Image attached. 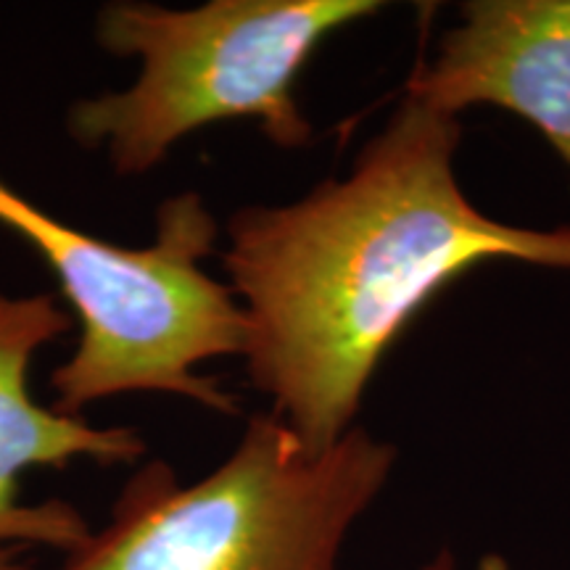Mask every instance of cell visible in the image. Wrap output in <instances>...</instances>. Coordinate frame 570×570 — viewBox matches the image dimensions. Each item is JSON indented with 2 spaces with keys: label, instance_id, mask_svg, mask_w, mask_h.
Listing matches in <instances>:
<instances>
[{
  "label": "cell",
  "instance_id": "3957f363",
  "mask_svg": "<svg viewBox=\"0 0 570 570\" xmlns=\"http://www.w3.org/2000/svg\"><path fill=\"white\" fill-rule=\"evenodd\" d=\"M377 0H212L198 9L104 6L96 40L138 59L130 88L82 98L67 127L80 146L106 148L122 177L151 173L206 125L256 119L281 148L312 142L294 85L333 32L375 17Z\"/></svg>",
  "mask_w": 570,
  "mask_h": 570
},
{
  "label": "cell",
  "instance_id": "6da1fadb",
  "mask_svg": "<svg viewBox=\"0 0 570 570\" xmlns=\"http://www.w3.org/2000/svg\"><path fill=\"white\" fill-rule=\"evenodd\" d=\"M460 138L458 117L404 98L346 177L227 223L248 377L312 454L352 431L389 346L462 273L497 259L570 269V225H504L470 204Z\"/></svg>",
  "mask_w": 570,
  "mask_h": 570
},
{
  "label": "cell",
  "instance_id": "5b68a950",
  "mask_svg": "<svg viewBox=\"0 0 570 570\" xmlns=\"http://www.w3.org/2000/svg\"><path fill=\"white\" fill-rule=\"evenodd\" d=\"M69 327L71 315L51 294H0V550L35 544L69 554L92 533L82 512L63 499L19 502L21 470L67 468L75 460L125 465L146 454V441L132 428H98L32 402V356Z\"/></svg>",
  "mask_w": 570,
  "mask_h": 570
},
{
  "label": "cell",
  "instance_id": "277c9868",
  "mask_svg": "<svg viewBox=\"0 0 570 570\" xmlns=\"http://www.w3.org/2000/svg\"><path fill=\"white\" fill-rule=\"evenodd\" d=\"M0 225L46 259L80 320V344L51 377L56 412L80 417L104 399L156 391L238 415V402L196 373L246 348L238 298L202 267L219 233L202 196L167 198L154 244L125 248L56 219L0 177Z\"/></svg>",
  "mask_w": 570,
  "mask_h": 570
},
{
  "label": "cell",
  "instance_id": "8992f818",
  "mask_svg": "<svg viewBox=\"0 0 570 570\" xmlns=\"http://www.w3.org/2000/svg\"><path fill=\"white\" fill-rule=\"evenodd\" d=\"M404 98L449 117L502 106L537 127L570 169V0H473Z\"/></svg>",
  "mask_w": 570,
  "mask_h": 570
},
{
  "label": "cell",
  "instance_id": "52a82bcc",
  "mask_svg": "<svg viewBox=\"0 0 570 570\" xmlns=\"http://www.w3.org/2000/svg\"><path fill=\"white\" fill-rule=\"evenodd\" d=\"M415 570H458V560H454V554L449 550H439L431 560H425Z\"/></svg>",
  "mask_w": 570,
  "mask_h": 570
},
{
  "label": "cell",
  "instance_id": "ba28073f",
  "mask_svg": "<svg viewBox=\"0 0 570 570\" xmlns=\"http://www.w3.org/2000/svg\"><path fill=\"white\" fill-rule=\"evenodd\" d=\"M21 550L17 547H9V550H0V570H30L27 562H21Z\"/></svg>",
  "mask_w": 570,
  "mask_h": 570
},
{
  "label": "cell",
  "instance_id": "7a4b0ae2",
  "mask_svg": "<svg viewBox=\"0 0 570 570\" xmlns=\"http://www.w3.org/2000/svg\"><path fill=\"white\" fill-rule=\"evenodd\" d=\"M394 465L396 449L365 428L312 454L281 415H254L230 458L190 487L146 462L109 523L53 570H338Z\"/></svg>",
  "mask_w": 570,
  "mask_h": 570
}]
</instances>
